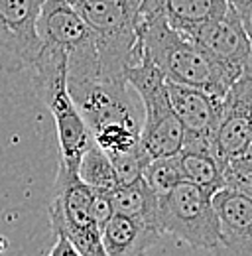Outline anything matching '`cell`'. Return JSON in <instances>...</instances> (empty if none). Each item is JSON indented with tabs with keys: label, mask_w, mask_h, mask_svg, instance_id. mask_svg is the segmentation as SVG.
Returning <instances> with one entry per match:
<instances>
[{
	"label": "cell",
	"mask_w": 252,
	"mask_h": 256,
	"mask_svg": "<svg viewBox=\"0 0 252 256\" xmlns=\"http://www.w3.org/2000/svg\"><path fill=\"white\" fill-rule=\"evenodd\" d=\"M138 38L142 56L154 64L166 81L199 87L219 96L232 85L191 38L176 32L164 20L152 0L140 4Z\"/></svg>",
	"instance_id": "1"
},
{
	"label": "cell",
	"mask_w": 252,
	"mask_h": 256,
	"mask_svg": "<svg viewBox=\"0 0 252 256\" xmlns=\"http://www.w3.org/2000/svg\"><path fill=\"white\" fill-rule=\"evenodd\" d=\"M140 4L142 0H77L71 4L91 32L98 79L126 83V69L140 62Z\"/></svg>",
	"instance_id": "2"
},
{
	"label": "cell",
	"mask_w": 252,
	"mask_h": 256,
	"mask_svg": "<svg viewBox=\"0 0 252 256\" xmlns=\"http://www.w3.org/2000/svg\"><path fill=\"white\" fill-rule=\"evenodd\" d=\"M30 69L34 85L56 120L60 162L77 168L91 142V132L67 91V58L62 50L42 44Z\"/></svg>",
	"instance_id": "3"
},
{
	"label": "cell",
	"mask_w": 252,
	"mask_h": 256,
	"mask_svg": "<svg viewBox=\"0 0 252 256\" xmlns=\"http://www.w3.org/2000/svg\"><path fill=\"white\" fill-rule=\"evenodd\" d=\"M124 79L142 100L140 146L148 160L178 156L184 142V126L172 110L162 73L142 56L138 64L126 69Z\"/></svg>",
	"instance_id": "4"
},
{
	"label": "cell",
	"mask_w": 252,
	"mask_h": 256,
	"mask_svg": "<svg viewBox=\"0 0 252 256\" xmlns=\"http://www.w3.org/2000/svg\"><path fill=\"white\" fill-rule=\"evenodd\" d=\"M158 228L170 232L193 248L215 252L220 244L213 193L182 180L158 197Z\"/></svg>",
	"instance_id": "5"
},
{
	"label": "cell",
	"mask_w": 252,
	"mask_h": 256,
	"mask_svg": "<svg viewBox=\"0 0 252 256\" xmlns=\"http://www.w3.org/2000/svg\"><path fill=\"white\" fill-rule=\"evenodd\" d=\"M93 188L77 174L75 166L60 162L54 199L50 203V223L54 234L65 236L83 256H104L100 230L91 217Z\"/></svg>",
	"instance_id": "6"
},
{
	"label": "cell",
	"mask_w": 252,
	"mask_h": 256,
	"mask_svg": "<svg viewBox=\"0 0 252 256\" xmlns=\"http://www.w3.org/2000/svg\"><path fill=\"white\" fill-rule=\"evenodd\" d=\"M38 34L42 44L62 50L67 58V81L98 79V62L89 28L65 0H44Z\"/></svg>",
	"instance_id": "7"
},
{
	"label": "cell",
	"mask_w": 252,
	"mask_h": 256,
	"mask_svg": "<svg viewBox=\"0 0 252 256\" xmlns=\"http://www.w3.org/2000/svg\"><path fill=\"white\" fill-rule=\"evenodd\" d=\"M128 83L104 79L67 81V91L79 114L83 116L91 136L112 124L140 130V116L130 98Z\"/></svg>",
	"instance_id": "8"
},
{
	"label": "cell",
	"mask_w": 252,
	"mask_h": 256,
	"mask_svg": "<svg viewBox=\"0 0 252 256\" xmlns=\"http://www.w3.org/2000/svg\"><path fill=\"white\" fill-rule=\"evenodd\" d=\"M44 0H0V69H30L42 40L38 18Z\"/></svg>",
	"instance_id": "9"
},
{
	"label": "cell",
	"mask_w": 252,
	"mask_h": 256,
	"mask_svg": "<svg viewBox=\"0 0 252 256\" xmlns=\"http://www.w3.org/2000/svg\"><path fill=\"white\" fill-rule=\"evenodd\" d=\"M191 40L230 83L252 69L250 32L232 6H226L219 18L205 24Z\"/></svg>",
	"instance_id": "10"
},
{
	"label": "cell",
	"mask_w": 252,
	"mask_h": 256,
	"mask_svg": "<svg viewBox=\"0 0 252 256\" xmlns=\"http://www.w3.org/2000/svg\"><path fill=\"white\" fill-rule=\"evenodd\" d=\"M252 69H246L222 96L219 124L213 142L222 164L228 158L252 154Z\"/></svg>",
	"instance_id": "11"
},
{
	"label": "cell",
	"mask_w": 252,
	"mask_h": 256,
	"mask_svg": "<svg viewBox=\"0 0 252 256\" xmlns=\"http://www.w3.org/2000/svg\"><path fill=\"white\" fill-rule=\"evenodd\" d=\"M220 244L213 256H252V195L220 188L213 193Z\"/></svg>",
	"instance_id": "12"
},
{
	"label": "cell",
	"mask_w": 252,
	"mask_h": 256,
	"mask_svg": "<svg viewBox=\"0 0 252 256\" xmlns=\"http://www.w3.org/2000/svg\"><path fill=\"white\" fill-rule=\"evenodd\" d=\"M166 91L172 110L182 122L186 134H207V136L215 134L224 95L219 96L199 87L178 85L170 81H166Z\"/></svg>",
	"instance_id": "13"
},
{
	"label": "cell",
	"mask_w": 252,
	"mask_h": 256,
	"mask_svg": "<svg viewBox=\"0 0 252 256\" xmlns=\"http://www.w3.org/2000/svg\"><path fill=\"white\" fill-rule=\"evenodd\" d=\"M160 236L158 228L120 213H114L100 228L104 256H146Z\"/></svg>",
	"instance_id": "14"
},
{
	"label": "cell",
	"mask_w": 252,
	"mask_h": 256,
	"mask_svg": "<svg viewBox=\"0 0 252 256\" xmlns=\"http://www.w3.org/2000/svg\"><path fill=\"white\" fill-rule=\"evenodd\" d=\"M164 20L188 38H193L205 24L226 10V0H152Z\"/></svg>",
	"instance_id": "15"
},
{
	"label": "cell",
	"mask_w": 252,
	"mask_h": 256,
	"mask_svg": "<svg viewBox=\"0 0 252 256\" xmlns=\"http://www.w3.org/2000/svg\"><path fill=\"white\" fill-rule=\"evenodd\" d=\"M110 201L114 213L132 217L158 228V195L148 188L142 176L128 184H118L116 188H112Z\"/></svg>",
	"instance_id": "16"
},
{
	"label": "cell",
	"mask_w": 252,
	"mask_h": 256,
	"mask_svg": "<svg viewBox=\"0 0 252 256\" xmlns=\"http://www.w3.org/2000/svg\"><path fill=\"white\" fill-rule=\"evenodd\" d=\"M178 164L182 180L195 184L207 192L215 193L222 188L220 180V162L215 154L203 150H180Z\"/></svg>",
	"instance_id": "17"
},
{
	"label": "cell",
	"mask_w": 252,
	"mask_h": 256,
	"mask_svg": "<svg viewBox=\"0 0 252 256\" xmlns=\"http://www.w3.org/2000/svg\"><path fill=\"white\" fill-rule=\"evenodd\" d=\"M77 174L89 188L98 190V192H110L112 188L118 186L112 164L106 158V154L94 144L93 138H91L87 150L83 152V156L79 160Z\"/></svg>",
	"instance_id": "18"
},
{
	"label": "cell",
	"mask_w": 252,
	"mask_h": 256,
	"mask_svg": "<svg viewBox=\"0 0 252 256\" xmlns=\"http://www.w3.org/2000/svg\"><path fill=\"white\" fill-rule=\"evenodd\" d=\"M142 178H144L148 188L156 193L158 197L168 193L174 186H178L182 182L178 156H166V158L148 160L144 170H142Z\"/></svg>",
	"instance_id": "19"
},
{
	"label": "cell",
	"mask_w": 252,
	"mask_h": 256,
	"mask_svg": "<svg viewBox=\"0 0 252 256\" xmlns=\"http://www.w3.org/2000/svg\"><path fill=\"white\" fill-rule=\"evenodd\" d=\"M220 180H222V188L252 195V154L222 162Z\"/></svg>",
	"instance_id": "20"
},
{
	"label": "cell",
	"mask_w": 252,
	"mask_h": 256,
	"mask_svg": "<svg viewBox=\"0 0 252 256\" xmlns=\"http://www.w3.org/2000/svg\"><path fill=\"white\" fill-rule=\"evenodd\" d=\"M114 215L112 201H110V192H98L93 190V199H91V217L96 223L98 230L106 224V221Z\"/></svg>",
	"instance_id": "21"
},
{
	"label": "cell",
	"mask_w": 252,
	"mask_h": 256,
	"mask_svg": "<svg viewBox=\"0 0 252 256\" xmlns=\"http://www.w3.org/2000/svg\"><path fill=\"white\" fill-rule=\"evenodd\" d=\"M228 6L234 8V12L240 16L242 24L246 26V30L250 32V22H252V0H226Z\"/></svg>",
	"instance_id": "22"
},
{
	"label": "cell",
	"mask_w": 252,
	"mask_h": 256,
	"mask_svg": "<svg viewBox=\"0 0 252 256\" xmlns=\"http://www.w3.org/2000/svg\"><path fill=\"white\" fill-rule=\"evenodd\" d=\"M48 256H83L65 236H56V242H54V246H52V250H50V254Z\"/></svg>",
	"instance_id": "23"
},
{
	"label": "cell",
	"mask_w": 252,
	"mask_h": 256,
	"mask_svg": "<svg viewBox=\"0 0 252 256\" xmlns=\"http://www.w3.org/2000/svg\"><path fill=\"white\" fill-rule=\"evenodd\" d=\"M65 2H69V4H73V2H77V0H65Z\"/></svg>",
	"instance_id": "24"
}]
</instances>
